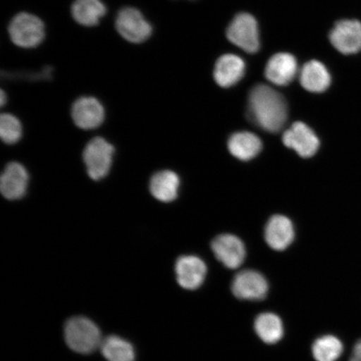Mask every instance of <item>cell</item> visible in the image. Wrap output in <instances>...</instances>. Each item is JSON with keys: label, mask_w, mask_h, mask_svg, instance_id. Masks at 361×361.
<instances>
[{"label": "cell", "mask_w": 361, "mask_h": 361, "mask_svg": "<svg viewBox=\"0 0 361 361\" xmlns=\"http://www.w3.org/2000/svg\"><path fill=\"white\" fill-rule=\"evenodd\" d=\"M247 115L260 128L276 133L286 123L287 102L276 90L264 84L256 85L248 96Z\"/></svg>", "instance_id": "1"}, {"label": "cell", "mask_w": 361, "mask_h": 361, "mask_svg": "<svg viewBox=\"0 0 361 361\" xmlns=\"http://www.w3.org/2000/svg\"><path fill=\"white\" fill-rule=\"evenodd\" d=\"M116 153V148L109 140L92 133L81 153L89 178L94 182L106 179L114 166Z\"/></svg>", "instance_id": "2"}, {"label": "cell", "mask_w": 361, "mask_h": 361, "mask_svg": "<svg viewBox=\"0 0 361 361\" xmlns=\"http://www.w3.org/2000/svg\"><path fill=\"white\" fill-rule=\"evenodd\" d=\"M115 26L121 37L133 44L146 42L153 33L151 23L134 7L121 8L117 13Z\"/></svg>", "instance_id": "8"}, {"label": "cell", "mask_w": 361, "mask_h": 361, "mask_svg": "<svg viewBox=\"0 0 361 361\" xmlns=\"http://www.w3.org/2000/svg\"><path fill=\"white\" fill-rule=\"evenodd\" d=\"M255 329L257 335L266 344H275L283 336L282 320L272 313L260 314L255 319Z\"/></svg>", "instance_id": "22"}, {"label": "cell", "mask_w": 361, "mask_h": 361, "mask_svg": "<svg viewBox=\"0 0 361 361\" xmlns=\"http://www.w3.org/2000/svg\"><path fill=\"white\" fill-rule=\"evenodd\" d=\"M24 137V126L21 120L11 112L0 115V142L8 147L17 145Z\"/></svg>", "instance_id": "23"}, {"label": "cell", "mask_w": 361, "mask_h": 361, "mask_svg": "<svg viewBox=\"0 0 361 361\" xmlns=\"http://www.w3.org/2000/svg\"><path fill=\"white\" fill-rule=\"evenodd\" d=\"M106 11L102 0H75L71 6V16L79 25L94 27L106 16Z\"/></svg>", "instance_id": "19"}, {"label": "cell", "mask_w": 361, "mask_h": 361, "mask_svg": "<svg viewBox=\"0 0 361 361\" xmlns=\"http://www.w3.org/2000/svg\"><path fill=\"white\" fill-rule=\"evenodd\" d=\"M329 38L338 52L354 55L361 51V23L354 20L338 21Z\"/></svg>", "instance_id": "9"}, {"label": "cell", "mask_w": 361, "mask_h": 361, "mask_svg": "<svg viewBox=\"0 0 361 361\" xmlns=\"http://www.w3.org/2000/svg\"><path fill=\"white\" fill-rule=\"evenodd\" d=\"M269 290L266 279L257 271L243 270L238 273L232 283V291L239 300H262Z\"/></svg>", "instance_id": "11"}, {"label": "cell", "mask_w": 361, "mask_h": 361, "mask_svg": "<svg viewBox=\"0 0 361 361\" xmlns=\"http://www.w3.org/2000/svg\"><path fill=\"white\" fill-rule=\"evenodd\" d=\"M298 74L296 58L290 53H278L271 57L265 66L266 79L279 87L290 85Z\"/></svg>", "instance_id": "15"}, {"label": "cell", "mask_w": 361, "mask_h": 361, "mask_svg": "<svg viewBox=\"0 0 361 361\" xmlns=\"http://www.w3.org/2000/svg\"><path fill=\"white\" fill-rule=\"evenodd\" d=\"M229 42L243 51L255 54L260 49L258 22L248 13H238L230 23L227 32Z\"/></svg>", "instance_id": "7"}, {"label": "cell", "mask_w": 361, "mask_h": 361, "mask_svg": "<svg viewBox=\"0 0 361 361\" xmlns=\"http://www.w3.org/2000/svg\"><path fill=\"white\" fill-rule=\"evenodd\" d=\"M264 238L266 243L273 250H286L295 238V229L291 221L286 216H273L266 225Z\"/></svg>", "instance_id": "17"}, {"label": "cell", "mask_w": 361, "mask_h": 361, "mask_svg": "<svg viewBox=\"0 0 361 361\" xmlns=\"http://www.w3.org/2000/svg\"><path fill=\"white\" fill-rule=\"evenodd\" d=\"M283 142L288 148L293 149L301 157H313L319 150V140L308 126L300 121L293 123L290 128L284 132Z\"/></svg>", "instance_id": "10"}, {"label": "cell", "mask_w": 361, "mask_h": 361, "mask_svg": "<svg viewBox=\"0 0 361 361\" xmlns=\"http://www.w3.org/2000/svg\"><path fill=\"white\" fill-rule=\"evenodd\" d=\"M228 150L233 157L241 161H250L259 154L262 141L258 135L248 132L232 135L228 142Z\"/></svg>", "instance_id": "20"}, {"label": "cell", "mask_w": 361, "mask_h": 361, "mask_svg": "<svg viewBox=\"0 0 361 361\" xmlns=\"http://www.w3.org/2000/svg\"><path fill=\"white\" fill-rule=\"evenodd\" d=\"M8 104V96L6 92L4 90H1V94H0V106L2 108L6 107Z\"/></svg>", "instance_id": "26"}, {"label": "cell", "mask_w": 361, "mask_h": 361, "mask_svg": "<svg viewBox=\"0 0 361 361\" xmlns=\"http://www.w3.org/2000/svg\"><path fill=\"white\" fill-rule=\"evenodd\" d=\"M70 115L72 123L81 130L94 133L102 128L106 121V109L98 98L80 97L71 104Z\"/></svg>", "instance_id": "5"}, {"label": "cell", "mask_w": 361, "mask_h": 361, "mask_svg": "<svg viewBox=\"0 0 361 361\" xmlns=\"http://www.w3.org/2000/svg\"><path fill=\"white\" fill-rule=\"evenodd\" d=\"M30 175L24 164L18 161H8L0 169V195L7 201L24 200L28 194Z\"/></svg>", "instance_id": "6"}, {"label": "cell", "mask_w": 361, "mask_h": 361, "mask_svg": "<svg viewBox=\"0 0 361 361\" xmlns=\"http://www.w3.org/2000/svg\"><path fill=\"white\" fill-rule=\"evenodd\" d=\"M8 35L18 47L33 49L38 47L45 38L44 22L33 13H17L8 25Z\"/></svg>", "instance_id": "4"}, {"label": "cell", "mask_w": 361, "mask_h": 361, "mask_svg": "<svg viewBox=\"0 0 361 361\" xmlns=\"http://www.w3.org/2000/svg\"><path fill=\"white\" fill-rule=\"evenodd\" d=\"M349 361H361V338L355 341Z\"/></svg>", "instance_id": "25"}, {"label": "cell", "mask_w": 361, "mask_h": 361, "mask_svg": "<svg viewBox=\"0 0 361 361\" xmlns=\"http://www.w3.org/2000/svg\"><path fill=\"white\" fill-rule=\"evenodd\" d=\"M344 352V345L340 338L327 335L316 340L312 353L316 361H337Z\"/></svg>", "instance_id": "24"}, {"label": "cell", "mask_w": 361, "mask_h": 361, "mask_svg": "<svg viewBox=\"0 0 361 361\" xmlns=\"http://www.w3.org/2000/svg\"><path fill=\"white\" fill-rule=\"evenodd\" d=\"M176 278L185 290H194L205 281L207 266L200 258L194 255L179 257L175 264Z\"/></svg>", "instance_id": "12"}, {"label": "cell", "mask_w": 361, "mask_h": 361, "mask_svg": "<svg viewBox=\"0 0 361 361\" xmlns=\"http://www.w3.org/2000/svg\"><path fill=\"white\" fill-rule=\"evenodd\" d=\"M302 87L310 92L322 93L329 87L331 76L326 66L318 61H310L302 67L300 73Z\"/></svg>", "instance_id": "18"}, {"label": "cell", "mask_w": 361, "mask_h": 361, "mask_svg": "<svg viewBox=\"0 0 361 361\" xmlns=\"http://www.w3.org/2000/svg\"><path fill=\"white\" fill-rule=\"evenodd\" d=\"M180 179L177 173L171 169H161L151 176L148 191L157 202L169 204L179 195Z\"/></svg>", "instance_id": "14"}, {"label": "cell", "mask_w": 361, "mask_h": 361, "mask_svg": "<svg viewBox=\"0 0 361 361\" xmlns=\"http://www.w3.org/2000/svg\"><path fill=\"white\" fill-rule=\"evenodd\" d=\"M107 361H135V352L132 343L118 336L111 335L103 338L100 347Z\"/></svg>", "instance_id": "21"}, {"label": "cell", "mask_w": 361, "mask_h": 361, "mask_svg": "<svg viewBox=\"0 0 361 361\" xmlns=\"http://www.w3.org/2000/svg\"><path fill=\"white\" fill-rule=\"evenodd\" d=\"M245 61L233 54H226L216 61L214 78L216 83L223 88H230L240 81L245 75Z\"/></svg>", "instance_id": "16"}, {"label": "cell", "mask_w": 361, "mask_h": 361, "mask_svg": "<svg viewBox=\"0 0 361 361\" xmlns=\"http://www.w3.org/2000/svg\"><path fill=\"white\" fill-rule=\"evenodd\" d=\"M64 338L67 346L81 355L92 354L100 348L102 342L100 329L85 316H74L66 320Z\"/></svg>", "instance_id": "3"}, {"label": "cell", "mask_w": 361, "mask_h": 361, "mask_svg": "<svg viewBox=\"0 0 361 361\" xmlns=\"http://www.w3.org/2000/svg\"><path fill=\"white\" fill-rule=\"evenodd\" d=\"M212 250L226 268L238 269L245 259L246 250L241 239L232 234H222L212 242Z\"/></svg>", "instance_id": "13"}]
</instances>
